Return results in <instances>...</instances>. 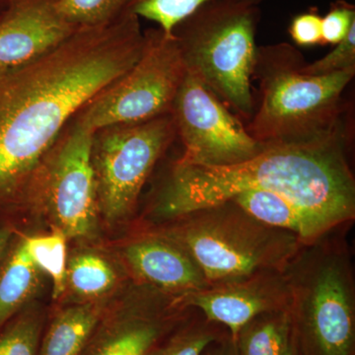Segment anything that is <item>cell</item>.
Wrapping results in <instances>:
<instances>
[{"mask_svg": "<svg viewBox=\"0 0 355 355\" xmlns=\"http://www.w3.org/2000/svg\"><path fill=\"white\" fill-rule=\"evenodd\" d=\"M58 0H6L0 15V76L55 50L78 30Z\"/></svg>", "mask_w": 355, "mask_h": 355, "instance_id": "obj_13", "label": "cell"}, {"mask_svg": "<svg viewBox=\"0 0 355 355\" xmlns=\"http://www.w3.org/2000/svg\"><path fill=\"white\" fill-rule=\"evenodd\" d=\"M156 226L190 254L209 284L282 270L304 245L293 233L266 225L233 200Z\"/></svg>", "mask_w": 355, "mask_h": 355, "instance_id": "obj_5", "label": "cell"}, {"mask_svg": "<svg viewBox=\"0 0 355 355\" xmlns=\"http://www.w3.org/2000/svg\"><path fill=\"white\" fill-rule=\"evenodd\" d=\"M141 292L114 319L102 320L80 355H146L193 310L153 287L142 286Z\"/></svg>", "mask_w": 355, "mask_h": 355, "instance_id": "obj_11", "label": "cell"}, {"mask_svg": "<svg viewBox=\"0 0 355 355\" xmlns=\"http://www.w3.org/2000/svg\"><path fill=\"white\" fill-rule=\"evenodd\" d=\"M93 132L76 116L33 175L26 198L35 196L67 237L85 238L96 225L98 205L91 161Z\"/></svg>", "mask_w": 355, "mask_h": 355, "instance_id": "obj_9", "label": "cell"}, {"mask_svg": "<svg viewBox=\"0 0 355 355\" xmlns=\"http://www.w3.org/2000/svg\"><path fill=\"white\" fill-rule=\"evenodd\" d=\"M123 254L140 284L174 297H184L209 286L190 254L156 230L128 243Z\"/></svg>", "mask_w": 355, "mask_h": 355, "instance_id": "obj_14", "label": "cell"}, {"mask_svg": "<svg viewBox=\"0 0 355 355\" xmlns=\"http://www.w3.org/2000/svg\"><path fill=\"white\" fill-rule=\"evenodd\" d=\"M260 15L258 6L216 0L200 7L172 32L187 72L246 121L254 112L251 81Z\"/></svg>", "mask_w": 355, "mask_h": 355, "instance_id": "obj_6", "label": "cell"}, {"mask_svg": "<svg viewBox=\"0 0 355 355\" xmlns=\"http://www.w3.org/2000/svg\"><path fill=\"white\" fill-rule=\"evenodd\" d=\"M347 128L322 139L266 146L234 165L209 167L177 160L159 183L146 216L164 223L193 210L219 205L243 191H268L331 217L355 219V180Z\"/></svg>", "mask_w": 355, "mask_h": 355, "instance_id": "obj_2", "label": "cell"}, {"mask_svg": "<svg viewBox=\"0 0 355 355\" xmlns=\"http://www.w3.org/2000/svg\"><path fill=\"white\" fill-rule=\"evenodd\" d=\"M132 0H58L60 12L74 27L109 24L127 12Z\"/></svg>", "mask_w": 355, "mask_h": 355, "instance_id": "obj_24", "label": "cell"}, {"mask_svg": "<svg viewBox=\"0 0 355 355\" xmlns=\"http://www.w3.org/2000/svg\"><path fill=\"white\" fill-rule=\"evenodd\" d=\"M340 226L301 246L282 272L299 355H355V280Z\"/></svg>", "mask_w": 355, "mask_h": 355, "instance_id": "obj_4", "label": "cell"}, {"mask_svg": "<svg viewBox=\"0 0 355 355\" xmlns=\"http://www.w3.org/2000/svg\"><path fill=\"white\" fill-rule=\"evenodd\" d=\"M21 241L35 266L50 275L53 297H60L67 286V236L60 230L53 234L28 236Z\"/></svg>", "mask_w": 355, "mask_h": 355, "instance_id": "obj_21", "label": "cell"}, {"mask_svg": "<svg viewBox=\"0 0 355 355\" xmlns=\"http://www.w3.org/2000/svg\"><path fill=\"white\" fill-rule=\"evenodd\" d=\"M38 284L39 268L21 239L13 242L12 237L0 263V329L22 310Z\"/></svg>", "mask_w": 355, "mask_h": 355, "instance_id": "obj_17", "label": "cell"}, {"mask_svg": "<svg viewBox=\"0 0 355 355\" xmlns=\"http://www.w3.org/2000/svg\"><path fill=\"white\" fill-rule=\"evenodd\" d=\"M355 25V6L345 0L331 4L330 9L322 17V35L324 44L340 43Z\"/></svg>", "mask_w": 355, "mask_h": 355, "instance_id": "obj_26", "label": "cell"}, {"mask_svg": "<svg viewBox=\"0 0 355 355\" xmlns=\"http://www.w3.org/2000/svg\"><path fill=\"white\" fill-rule=\"evenodd\" d=\"M144 31L125 12L80 28L55 50L0 76V212L25 200L33 175L67 123L132 69Z\"/></svg>", "mask_w": 355, "mask_h": 355, "instance_id": "obj_1", "label": "cell"}, {"mask_svg": "<svg viewBox=\"0 0 355 355\" xmlns=\"http://www.w3.org/2000/svg\"><path fill=\"white\" fill-rule=\"evenodd\" d=\"M292 336L288 310L261 313L240 329L234 338L238 355H282Z\"/></svg>", "mask_w": 355, "mask_h": 355, "instance_id": "obj_18", "label": "cell"}, {"mask_svg": "<svg viewBox=\"0 0 355 355\" xmlns=\"http://www.w3.org/2000/svg\"><path fill=\"white\" fill-rule=\"evenodd\" d=\"M326 57L303 65L302 72L309 76H326L355 69V25L349 34Z\"/></svg>", "mask_w": 355, "mask_h": 355, "instance_id": "obj_25", "label": "cell"}, {"mask_svg": "<svg viewBox=\"0 0 355 355\" xmlns=\"http://www.w3.org/2000/svg\"><path fill=\"white\" fill-rule=\"evenodd\" d=\"M102 320L103 307L97 303L62 310L44 334L39 355H80Z\"/></svg>", "mask_w": 355, "mask_h": 355, "instance_id": "obj_16", "label": "cell"}, {"mask_svg": "<svg viewBox=\"0 0 355 355\" xmlns=\"http://www.w3.org/2000/svg\"><path fill=\"white\" fill-rule=\"evenodd\" d=\"M233 1L239 2V3L247 4V6H258L263 0H233Z\"/></svg>", "mask_w": 355, "mask_h": 355, "instance_id": "obj_31", "label": "cell"}, {"mask_svg": "<svg viewBox=\"0 0 355 355\" xmlns=\"http://www.w3.org/2000/svg\"><path fill=\"white\" fill-rule=\"evenodd\" d=\"M176 137L171 114L93 132L91 161L98 205L107 220L132 216L147 180Z\"/></svg>", "mask_w": 355, "mask_h": 355, "instance_id": "obj_7", "label": "cell"}, {"mask_svg": "<svg viewBox=\"0 0 355 355\" xmlns=\"http://www.w3.org/2000/svg\"><path fill=\"white\" fill-rule=\"evenodd\" d=\"M42 331L38 314L20 311L0 329V355H39Z\"/></svg>", "mask_w": 355, "mask_h": 355, "instance_id": "obj_22", "label": "cell"}, {"mask_svg": "<svg viewBox=\"0 0 355 355\" xmlns=\"http://www.w3.org/2000/svg\"><path fill=\"white\" fill-rule=\"evenodd\" d=\"M202 355H238L234 338L226 331L220 338L210 343Z\"/></svg>", "mask_w": 355, "mask_h": 355, "instance_id": "obj_28", "label": "cell"}, {"mask_svg": "<svg viewBox=\"0 0 355 355\" xmlns=\"http://www.w3.org/2000/svg\"><path fill=\"white\" fill-rule=\"evenodd\" d=\"M212 1L216 0H132L127 11L139 19L144 18L155 23L165 34L172 35L182 21Z\"/></svg>", "mask_w": 355, "mask_h": 355, "instance_id": "obj_23", "label": "cell"}, {"mask_svg": "<svg viewBox=\"0 0 355 355\" xmlns=\"http://www.w3.org/2000/svg\"><path fill=\"white\" fill-rule=\"evenodd\" d=\"M288 33L297 46H323L322 16L316 8H311L307 12L298 14L291 20Z\"/></svg>", "mask_w": 355, "mask_h": 355, "instance_id": "obj_27", "label": "cell"}, {"mask_svg": "<svg viewBox=\"0 0 355 355\" xmlns=\"http://www.w3.org/2000/svg\"><path fill=\"white\" fill-rule=\"evenodd\" d=\"M116 284L114 268L98 254H78L67 263V284L80 297H101Z\"/></svg>", "mask_w": 355, "mask_h": 355, "instance_id": "obj_20", "label": "cell"}, {"mask_svg": "<svg viewBox=\"0 0 355 355\" xmlns=\"http://www.w3.org/2000/svg\"><path fill=\"white\" fill-rule=\"evenodd\" d=\"M170 114L184 146L178 160L186 164L234 165L258 155L266 147L248 133L240 119L211 90L188 72Z\"/></svg>", "mask_w": 355, "mask_h": 355, "instance_id": "obj_10", "label": "cell"}, {"mask_svg": "<svg viewBox=\"0 0 355 355\" xmlns=\"http://www.w3.org/2000/svg\"><path fill=\"white\" fill-rule=\"evenodd\" d=\"M229 200H233L266 225L293 233L304 244L315 241L329 231L343 226L331 217L305 209L282 196L268 191H243Z\"/></svg>", "mask_w": 355, "mask_h": 355, "instance_id": "obj_15", "label": "cell"}, {"mask_svg": "<svg viewBox=\"0 0 355 355\" xmlns=\"http://www.w3.org/2000/svg\"><path fill=\"white\" fill-rule=\"evenodd\" d=\"M305 64L291 44L258 46L259 104L245 127L263 146L311 141L347 128L343 94L355 69L309 76L302 72Z\"/></svg>", "mask_w": 355, "mask_h": 355, "instance_id": "obj_3", "label": "cell"}, {"mask_svg": "<svg viewBox=\"0 0 355 355\" xmlns=\"http://www.w3.org/2000/svg\"><path fill=\"white\" fill-rule=\"evenodd\" d=\"M144 46L135 65L102 90L76 114L92 130L137 123L170 114L186 76L175 37L159 28L144 31Z\"/></svg>", "mask_w": 355, "mask_h": 355, "instance_id": "obj_8", "label": "cell"}, {"mask_svg": "<svg viewBox=\"0 0 355 355\" xmlns=\"http://www.w3.org/2000/svg\"><path fill=\"white\" fill-rule=\"evenodd\" d=\"M224 327L210 322L200 311H191L183 321L147 352L146 355H202L226 333Z\"/></svg>", "mask_w": 355, "mask_h": 355, "instance_id": "obj_19", "label": "cell"}, {"mask_svg": "<svg viewBox=\"0 0 355 355\" xmlns=\"http://www.w3.org/2000/svg\"><path fill=\"white\" fill-rule=\"evenodd\" d=\"M14 235L13 228L8 223H0V263L3 259Z\"/></svg>", "mask_w": 355, "mask_h": 355, "instance_id": "obj_29", "label": "cell"}, {"mask_svg": "<svg viewBox=\"0 0 355 355\" xmlns=\"http://www.w3.org/2000/svg\"><path fill=\"white\" fill-rule=\"evenodd\" d=\"M234 338L240 329L261 313L288 310L289 292L282 270H261L239 279L209 284L179 298Z\"/></svg>", "mask_w": 355, "mask_h": 355, "instance_id": "obj_12", "label": "cell"}, {"mask_svg": "<svg viewBox=\"0 0 355 355\" xmlns=\"http://www.w3.org/2000/svg\"><path fill=\"white\" fill-rule=\"evenodd\" d=\"M282 355H299L297 347H296L295 340H294L293 335L291 336V342L288 347H286V352Z\"/></svg>", "mask_w": 355, "mask_h": 355, "instance_id": "obj_30", "label": "cell"}, {"mask_svg": "<svg viewBox=\"0 0 355 355\" xmlns=\"http://www.w3.org/2000/svg\"><path fill=\"white\" fill-rule=\"evenodd\" d=\"M6 0H0V15H1L2 11H3L4 7H6Z\"/></svg>", "mask_w": 355, "mask_h": 355, "instance_id": "obj_32", "label": "cell"}]
</instances>
